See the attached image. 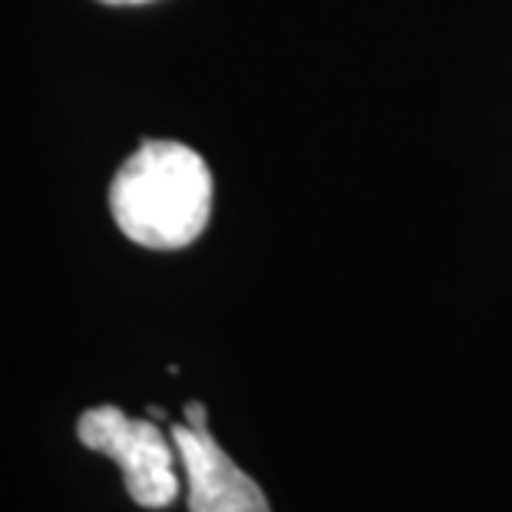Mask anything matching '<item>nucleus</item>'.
Segmentation results:
<instances>
[{
    "label": "nucleus",
    "mask_w": 512,
    "mask_h": 512,
    "mask_svg": "<svg viewBox=\"0 0 512 512\" xmlns=\"http://www.w3.org/2000/svg\"><path fill=\"white\" fill-rule=\"evenodd\" d=\"M212 172L192 146L146 139L110 185V212L129 242L176 252L199 242L212 219Z\"/></svg>",
    "instance_id": "nucleus-1"
},
{
    "label": "nucleus",
    "mask_w": 512,
    "mask_h": 512,
    "mask_svg": "<svg viewBox=\"0 0 512 512\" xmlns=\"http://www.w3.org/2000/svg\"><path fill=\"white\" fill-rule=\"evenodd\" d=\"M76 437L90 450L110 456L123 470L126 493L146 509H166L179 496L176 443L169 446L152 420H133L113 403L86 410L76 423Z\"/></svg>",
    "instance_id": "nucleus-2"
},
{
    "label": "nucleus",
    "mask_w": 512,
    "mask_h": 512,
    "mask_svg": "<svg viewBox=\"0 0 512 512\" xmlns=\"http://www.w3.org/2000/svg\"><path fill=\"white\" fill-rule=\"evenodd\" d=\"M100 4H113V7H129V4H149V0H100Z\"/></svg>",
    "instance_id": "nucleus-4"
},
{
    "label": "nucleus",
    "mask_w": 512,
    "mask_h": 512,
    "mask_svg": "<svg viewBox=\"0 0 512 512\" xmlns=\"http://www.w3.org/2000/svg\"><path fill=\"white\" fill-rule=\"evenodd\" d=\"M169 437L189 483V512H271L261 486L209 433L202 403H185V423H172Z\"/></svg>",
    "instance_id": "nucleus-3"
}]
</instances>
